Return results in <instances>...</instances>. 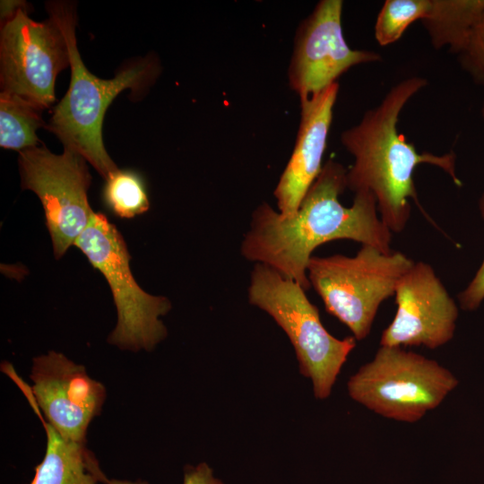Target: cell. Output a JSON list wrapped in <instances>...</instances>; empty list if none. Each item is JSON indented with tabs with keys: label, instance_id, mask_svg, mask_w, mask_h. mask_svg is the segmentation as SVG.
Listing matches in <instances>:
<instances>
[{
	"label": "cell",
	"instance_id": "cell-1",
	"mask_svg": "<svg viewBox=\"0 0 484 484\" xmlns=\"http://www.w3.org/2000/svg\"><path fill=\"white\" fill-rule=\"evenodd\" d=\"M347 188V169L328 160L306 194L297 213L283 217L263 203L254 211L240 246L242 255L294 281L306 291L311 285L307 265L313 251L336 239H351L391 253L392 231L377 215L374 194L355 193L350 207L339 196Z\"/></svg>",
	"mask_w": 484,
	"mask_h": 484
},
{
	"label": "cell",
	"instance_id": "cell-2",
	"mask_svg": "<svg viewBox=\"0 0 484 484\" xmlns=\"http://www.w3.org/2000/svg\"><path fill=\"white\" fill-rule=\"evenodd\" d=\"M427 84L428 81L419 76L399 82L379 105L366 111L358 125L341 135L342 145L354 157L353 165L347 170V187L354 193L371 192L380 219L395 233L402 231L410 220V199L422 210L413 180L417 166L439 167L455 185L462 184L455 172L454 151L442 155L419 153L397 130L402 108Z\"/></svg>",
	"mask_w": 484,
	"mask_h": 484
},
{
	"label": "cell",
	"instance_id": "cell-3",
	"mask_svg": "<svg viewBox=\"0 0 484 484\" xmlns=\"http://www.w3.org/2000/svg\"><path fill=\"white\" fill-rule=\"evenodd\" d=\"M48 13L60 26L67 42L71 82L62 100L54 108L49 131L58 136L65 148L81 154L105 179L117 169L102 140V122L112 100L129 88L139 91L153 75L155 67L147 61L119 72L113 79L103 80L88 71L81 59L75 38L73 6L63 2L48 5Z\"/></svg>",
	"mask_w": 484,
	"mask_h": 484
},
{
	"label": "cell",
	"instance_id": "cell-4",
	"mask_svg": "<svg viewBox=\"0 0 484 484\" xmlns=\"http://www.w3.org/2000/svg\"><path fill=\"white\" fill-rule=\"evenodd\" d=\"M305 291L271 267L255 264L247 294L249 303L270 315L286 333L301 374L312 380L315 396L325 399L357 340L353 336L342 340L333 336Z\"/></svg>",
	"mask_w": 484,
	"mask_h": 484
},
{
	"label": "cell",
	"instance_id": "cell-5",
	"mask_svg": "<svg viewBox=\"0 0 484 484\" xmlns=\"http://www.w3.org/2000/svg\"><path fill=\"white\" fill-rule=\"evenodd\" d=\"M413 264L402 252L384 253L362 245L355 256H312L307 277L326 311L361 341L369 334L380 305L394 295L399 280Z\"/></svg>",
	"mask_w": 484,
	"mask_h": 484
},
{
	"label": "cell",
	"instance_id": "cell-6",
	"mask_svg": "<svg viewBox=\"0 0 484 484\" xmlns=\"http://www.w3.org/2000/svg\"><path fill=\"white\" fill-rule=\"evenodd\" d=\"M458 379L437 361L401 347L380 346L348 382L355 402L386 419L414 423L438 407Z\"/></svg>",
	"mask_w": 484,
	"mask_h": 484
},
{
	"label": "cell",
	"instance_id": "cell-7",
	"mask_svg": "<svg viewBox=\"0 0 484 484\" xmlns=\"http://www.w3.org/2000/svg\"><path fill=\"white\" fill-rule=\"evenodd\" d=\"M107 280L117 311V323L108 342L121 349L151 350L167 336L160 316L171 308L169 299L144 291L130 269L131 256L117 229L100 212L74 243Z\"/></svg>",
	"mask_w": 484,
	"mask_h": 484
},
{
	"label": "cell",
	"instance_id": "cell-8",
	"mask_svg": "<svg viewBox=\"0 0 484 484\" xmlns=\"http://www.w3.org/2000/svg\"><path fill=\"white\" fill-rule=\"evenodd\" d=\"M18 161L22 187L39 198L54 255L60 258L95 214L88 203L91 174L87 160L69 148L62 154H54L44 146H37L20 151Z\"/></svg>",
	"mask_w": 484,
	"mask_h": 484
},
{
	"label": "cell",
	"instance_id": "cell-9",
	"mask_svg": "<svg viewBox=\"0 0 484 484\" xmlns=\"http://www.w3.org/2000/svg\"><path fill=\"white\" fill-rule=\"evenodd\" d=\"M0 61L2 91L41 110L56 100V78L70 65L67 42L56 21L50 16L35 22L23 7L2 23Z\"/></svg>",
	"mask_w": 484,
	"mask_h": 484
},
{
	"label": "cell",
	"instance_id": "cell-10",
	"mask_svg": "<svg viewBox=\"0 0 484 484\" xmlns=\"http://www.w3.org/2000/svg\"><path fill=\"white\" fill-rule=\"evenodd\" d=\"M341 13L342 1L321 0L298 27L289 78L300 99L337 82L352 66L382 59L377 52L350 48L343 36Z\"/></svg>",
	"mask_w": 484,
	"mask_h": 484
},
{
	"label": "cell",
	"instance_id": "cell-11",
	"mask_svg": "<svg viewBox=\"0 0 484 484\" xmlns=\"http://www.w3.org/2000/svg\"><path fill=\"white\" fill-rule=\"evenodd\" d=\"M394 295L397 311L380 346L435 350L453 339L459 308L430 264L414 262L399 280Z\"/></svg>",
	"mask_w": 484,
	"mask_h": 484
},
{
	"label": "cell",
	"instance_id": "cell-12",
	"mask_svg": "<svg viewBox=\"0 0 484 484\" xmlns=\"http://www.w3.org/2000/svg\"><path fill=\"white\" fill-rule=\"evenodd\" d=\"M32 396L49 423L63 437L84 443L87 428L105 400V387L83 366L49 351L33 359Z\"/></svg>",
	"mask_w": 484,
	"mask_h": 484
},
{
	"label": "cell",
	"instance_id": "cell-13",
	"mask_svg": "<svg viewBox=\"0 0 484 484\" xmlns=\"http://www.w3.org/2000/svg\"><path fill=\"white\" fill-rule=\"evenodd\" d=\"M339 84L300 99L301 119L290 159L274 190L278 211L285 218L294 216L323 166L333 108Z\"/></svg>",
	"mask_w": 484,
	"mask_h": 484
},
{
	"label": "cell",
	"instance_id": "cell-14",
	"mask_svg": "<svg viewBox=\"0 0 484 484\" xmlns=\"http://www.w3.org/2000/svg\"><path fill=\"white\" fill-rule=\"evenodd\" d=\"M6 374L22 389L41 420L47 434L45 456L42 462L36 466L35 475L30 484L104 483L107 477L100 470L96 458L86 449L84 443L63 437L42 417L30 388L17 376L13 367L9 368Z\"/></svg>",
	"mask_w": 484,
	"mask_h": 484
},
{
	"label": "cell",
	"instance_id": "cell-15",
	"mask_svg": "<svg viewBox=\"0 0 484 484\" xmlns=\"http://www.w3.org/2000/svg\"><path fill=\"white\" fill-rule=\"evenodd\" d=\"M484 11V0H429L420 20L434 48L458 54Z\"/></svg>",
	"mask_w": 484,
	"mask_h": 484
},
{
	"label": "cell",
	"instance_id": "cell-16",
	"mask_svg": "<svg viewBox=\"0 0 484 484\" xmlns=\"http://www.w3.org/2000/svg\"><path fill=\"white\" fill-rule=\"evenodd\" d=\"M41 109L19 96L0 93V145L19 151L38 146L36 130L44 125Z\"/></svg>",
	"mask_w": 484,
	"mask_h": 484
},
{
	"label": "cell",
	"instance_id": "cell-17",
	"mask_svg": "<svg viewBox=\"0 0 484 484\" xmlns=\"http://www.w3.org/2000/svg\"><path fill=\"white\" fill-rule=\"evenodd\" d=\"M103 198L110 211L121 218L142 214L150 206L143 182L132 170L112 172L106 179Z\"/></svg>",
	"mask_w": 484,
	"mask_h": 484
},
{
	"label": "cell",
	"instance_id": "cell-18",
	"mask_svg": "<svg viewBox=\"0 0 484 484\" xmlns=\"http://www.w3.org/2000/svg\"><path fill=\"white\" fill-rule=\"evenodd\" d=\"M429 0H386L382 5L375 24V38L380 46L399 40L416 21H420L428 7Z\"/></svg>",
	"mask_w": 484,
	"mask_h": 484
},
{
	"label": "cell",
	"instance_id": "cell-19",
	"mask_svg": "<svg viewBox=\"0 0 484 484\" xmlns=\"http://www.w3.org/2000/svg\"><path fill=\"white\" fill-rule=\"evenodd\" d=\"M457 56L462 68L476 83L484 86V11Z\"/></svg>",
	"mask_w": 484,
	"mask_h": 484
},
{
	"label": "cell",
	"instance_id": "cell-20",
	"mask_svg": "<svg viewBox=\"0 0 484 484\" xmlns=\"http://www.w3.org/2000/svg\"><path fill=\"white\" fill-rule=\"evenodd\" d=\"M479 210L484 220V193L479 199ZM460 307L463 310L473 311L484 300V259L467 287L458 294Z\"/></svg>",
	"mask_w": 484,
	"mask_h": 484
},
{
	"label": "cell",
	"instance_id": "cell-21",
	"mask_svg": "<svg viewBox=\"0 0 484 484\" xmlns=\"http://www.w3.org/2000/svg\"><path fill=\"white\" fill-rule=\"evenodd\" d=\"M106 484H145L142 482H132L128 480H108ZM184 484H222V482L214 478L212 469L204 462L196 467H188L184 476Z\"/></svg>",
	"mask_w": 484,
	"mask_h": 484
},
{
	"label": "cell",
	"instance_id": "cell-22",
	"mask_svg": "<svg viewBox=\"0 0 484 484\" xmlns=\"http://www.w3.org/2000/svg\"><path fill=\"white\" fill-rule=\"evenodd\" d=\"M24 5L23 2L20 1H2L1 2V20L6 22L9 20L21 7Z\"/></svg>",
	"mask_w": 484,
	"mask_h": 484
},
{
	"label": "cell",
	"instance_id": "cell-23",
	"mask_svg": "<svg viewBox=\"0 0 484 484\" xmlns=\"http://www.w3.org/2000/svg\"><path fill=\"white\" fill-rule=\"evenodd\" d=\"M481 116H482V118L484 120V104H483L482 108H481Z\"/></svg>",
	"mask_w": 484,
	"mask_h": 484
}]
</instances>
